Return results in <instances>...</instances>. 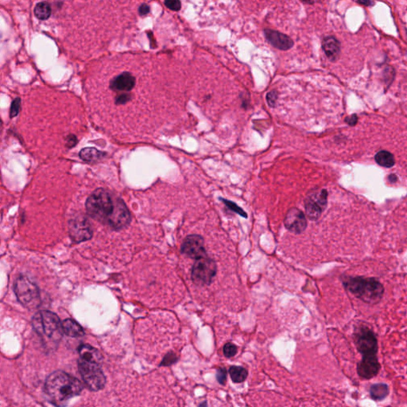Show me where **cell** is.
Listing matches in <instances>:
<instances>
[{"instance_id":"obj_23","label":"cell","mask_w":407,"mask_h":407,"mask_svg":"<svg viewBox=\"0 0 407 407\" xmlns=\"http://www.w3.org/2000/svg\"><path fill=\"white\" fill-rule=\"evenodd\" d=\"M35 15L40 20H46L51 15V6L47 2H40L35 7Z\"/></svg>"},{"instance_id":"obj_13","label":"cell","mask_w":407,"mask_h":407,"mask_svg":"<svg viewBox=\"0 0 407 407\" xmlns=\"http://www.w3.org/2000/svg\"><path fill=\"white\" fill-rule=\"evenodd\" d=\"M285 228L295 234L302 233L307 227L305 214L297 208H292L287 212L284 220Z\"/></svg>"},{"instance_id":"obj_24","label":"cell","mask_w":407,"mask_h":407,"mask_svg":"<svg viewBox=\"0 0 407 407\" xmlns=\"http://www.w3.org/2000/svg\"><path fill=\"white\" fill-rule=\"evenodd\" d=\"M231 379L236 383H241L244 382L247 378L248 372L246 369L242 366H232L229 369Z\"/></svg>"},{"instance_id":"obj_37","label":"cell","mask_w":407,"mask_h":407,"mask_svg":"<svg viewBox=\"0 0 407 407\" xmlns=\"http://www.w3.org/2000/svg\"><path fill=\"white\" fill-rule=\"evenodd\" d=\"M2 121H1V120H0V134H1V132H2Z\"/></svg>"},{"instance_id":"obj_2","label":"cell","mask_w":407,"mask_h":407,"mask_svg":"<svg viewBox=\"0 0 407 407\" xmlns=\"http://www.w3.org/2000/svg\"><path fill=\"white\" fill-rule=\"evenodd\" d=\"M32 326L45 346L54 349L62 337L63 328L61 320L53 312H38L32 318Z\"/></svg>"},{"instance_id":"obj_27","label":"cell","mask_w":407,"mask_h":407,"mask_svg":"<svg viewBox=\"0 0 407 407\" xmlns=\"http://www.w3.org/2000/svg\"><path fill=\"white\" fill-rule=\"evenodd\" d=\"M21 100L19 98H16L15 100H14V101L12 102V104H11V107H10V117L13 118V117H15V116H18L19 113V110H20V104H21Z\"/></svg>"},{"instance_id":"obj_26","label":"cell","mask_w":407,"mask_h":407,"mask_svg":"<svg viewBox=\"0 0 407 407\" xmlns=\"http://www.w3.org/2000/svg\"><path fill=\"white\" fill-rule=\"evenodd\" d=\"M237 353V347L232 343H228L224 347V356L228 358L234 356Z\"/></svg>"},{"instance_id":"obj_29","label":"cell","mask_w":407,"mask_h":407,"mask_svg":"<svg viewBox=\"0 0 407 407\" xmlns=\"http://www.w3.org/2000/svg\"><path fill=\"white\" fill-rule=\"evenodd\" d=\"M278 99V93L276 91H271L267 95V100L268 104L271 107H275V103Z\"/></svg>"},{"instance_id":"obj_8","label":"cell","mask_w":407,"mask_h":407,"mask_svg":"<svg viewBox=\"0 0 407 407\" xmlns=\"http://www.w3.org/2000/svg\"><path fill=\"white\" fill-rule=\"evenodd\" d=\"M354 340L356 348L363 356L376 355L378 342L375 334L370 328L362 326L356 329Z\"/></svg>"},{"instance_id":"obj_3","label":"cell","mask_w":407,"mask_h":407,"mask_svg":"<svg viewBox=\"0 0 407 407\" xmlns=\"http://www.w3.org/2000/svg\"><path fill=\"white\" fill-rule=\"evenodd\" d=\"M343 284L348 291L366 303H378L384 293L383 285L373 278L345 277Z\"/></svg>"},{"instance_id":"obj_6","label":"cell","mask_w":407,"mask_h":407,"mask_svg":"<svg viewBox=\"0 0 407 407\" xmlns=\"http://www.w3.org/2000/svg\"><path fill=\"white\" fill-rule=\"evenodd\" d=\"M216 274V263L206 255L196 260L192 269V280L199 286L209 285Z\"/></svg>"},{"instance_id":"obj_12","label":"cell","mask_w":407,"mask_h":407,"mask_svg":"<svg viewBox=\"0 0 407 407\" xmlns=\"http://www.w3.org/2000/svg\"><path fill=\"white\" fill-rule=\"evenodd\" d=\"M130 222V213L124 202L117 198L116 208L108 221V226L113 230L118 231L126 228Z\"/></svg>"},{"instance_id":"obj_4","label":"cell","mask_w":407,"mask_h":407,"mask_svg":"<svg viewBox=\"0 0 407 407\" xmlns=\"http://www.w3.org/2000/svg\"><path fill=\"white\" fill-rule=\"evenodd\" d=\"M117 198L104 189H97L86 201V211L92 219L108 224L116 208Z\"/></svg>"},{"instance_id":"obj_33","label":"cell","mask_w":407,"mask_h":407,"mask_svg":"<svg viewBox=\"0 0 407 407\" xmlns=\"http://www.w3.org/2000/svg\"><path fill=\"white\" fill-rule=\"evenodd\" d=\"M78 143V139L74 135H70L67 139L68 147H73Z\"/></svg>"},{"instance_id":"obj_16","label":"cell","mask_w":407,"mask_h":407,"mask_svg":"<svg viewBox=\"0 0 407 407\" xmlns=\"http://www.w3.org/2000/svg\"><path fill=\"white\" fill-rule=\"evenodd\" d=\"M265 37L271 45L280 50H288L293 46V41L288 35L270 29L264 30Z\"/></svg>"},{"instance_id":"obj_30","label":"cell","mask_w":407,"mask_h":407,"mask_svg":"<svg viewBox=\"0 0 407 407\" xmlns=\"http://www.w3.org/2000/svg\"><path fill=\"white\" fill-rule=\"evenodd\" d=\"M216 379H217L218 382H219L220 384H224L227 379L226 370L222 368L218 369L217 374H216Z\"/></svg>"},{"instance_id":"obj_28","label":"cell","mask_w":407,"mask_h":407,"mask_svg":"<svg viewBox=\"0 0 407 407\" xmlns=\"http://www.w3.org/2000/svg\"><path fill=\"white\" fill-rule=\"evenodd\" d=\"M165 5L170 10L177 11V10H179L181 9V3L180 1H177V0H175V1L168 0V1H165Z\"/></svg>"},{"instance_id":"obj_5","label":"cell","mask_w":407,"mask_h":407,"mask_svg":"<svg viewBox=\"0 0 407 407\" xmlns=\"http://www.w3.org/2000/svg\"><path fill=\"white\" fill-rule=\"evenodd\" d=\"M14 292L19 303L28 310H35L41 305L39 287L26 276L20 275L15 280Z\"/></svg>"},{"instance_id":"obj_20","label":"cell","mask_w":407,"mask_h":407,"mask_svg":"<svg viewBox=\"0 0 407 407\" xmlns=\"http://www.w3.org/2000/svg\"><path fill=\"white\" fill-rule=\"evenodd\" d=\"M79 156L83 161L87 162V163H95L103 159L105 156V154L98 151L96 148L87 147V148L82 149L80 152Z\"/></svg>"},{"instance_id":"obj_25","label":"cell","mask_w":407,"mask_h":407,"mask_svg":"<svg viewBox=\"0 0 407 407\" xmlns=\"http://www.w3.org/2000/svg\"><path fill=\"white\" fill-rule=\"evenodd\" d=\"M220 200H221V201L225 204V205H226L229 209L232 210V212L239 214L240 216H243V217H247V215H246V212H245L244 210L240 208V207H239L236 203H234V202H231V201H228V200L223 199V198H220Z\"/></svg>"},{"instance_id":"obj_34","label":"cell","mask_w":407,"mask_h":407,"mask_svg":"<svg viewBox=\"0 0 407 407\" xmlns=\"http://www.w3.org/2000/svg\"><path fill=\"white\" fill-rule=\"evenodd\" d=\"M149 11H150V8H149V6H147V5H143V6H141L140 9H139V12H140L141 14H148Z\"/></svg>"},{"instance_id":"obj_9","label":"cell","mask_w":407,"mask_h":407,"mask_svg":"<svg viewBox=\"0 0 407 407\" xmlns=\"http://www.w3.org/2000/svg\"><path fill=\"white\" fill-rule=\"evenodd\" d=\"M328 202V192L326 190L312 192L305 198V214L310 220H317L321 217Z\"/></svg>"},{"instance_id":"obj_35","label":"cell","mask_w":407,"mask_h":407,"mask_svg":"<svg viewBox=\"0 0 407 407\" xmlns=\"http://www.w3.org/2000/svg\"><path fill=\"white\" fill-rule=\"evenodd\" d=\"M357 3L361 5H365L366 6H373L375 4V2L372 1H357Z\"/></svg>"},{"instance_id":"obj_10","label":"cell","mask_w":407,"mask_h":407,"mask_svg":"<svg viewBox=\"0 0 407 407\" xmlns=\"http://www.w3.org/2000/svg\"><path fill=\"white\" fill-rule=\"evenodd\" d=\"M69 230L72 240L76 243L88 241L92 237L91 224L83 216H78L70 220Z\"/></svg>"},{"instance_id":"obj_31","label":"cell","mask_w":407,"mask_h":407,"mask_svg":"<svg viewBox=\"0 0 407 407\" xmlns=\"http://www.w3.org/2000/svg\"><path fill=\"white\" fill-rule=\"evenodd\" d=\"M345 121L349 126H355L357 123V121H358V116L356 114H353L350 117H347Z\"/></svg>"},{"instance_id":"obj_21","label":"cell","mask_w":407,"mask_h":407,"mask_svg":"<svg viewBox=\"0 0 407 407\" xmlns=\"http://www.w3.org/2000/svg\"><path fill=\"white\" fill-rule=\"evenodd\" d=\"M388 394V386L385 383H377L370 387V397L375 401H382L387 397Z\"/></svg>"},{"instance_id":"obj_19","label":"cell","mask_w":407,"mask_h":407,"mask_svg":"<svg viewBox=\"0 0 407 407\" xmlns=\"http://www.w3.org/2000/svg\"><path fill=\"white\" fill-rule=\"evenodd\" d=\"M63 332L71 337H81L84 335V331L81 326L73 319H66L62 323Z\"/></svg>"},{"instance_id":"obj_11","label":"cell","mask_w":407,"mask_h":407,"mask_svg":"<svg viewBox=\"0 0 407 407\" xmlns=\"http://www.w3.org/2000/svg\"><path fill=\"white\" fill-rule=\"evenodd\" d=\"M181 250L182 254L196 260L207 255L204 241L199 235L188 236L181 244Z\"/></svg>"},{"instance_id":"obj_7","label":"cell","mask_w":407,"mask_h":407,"mask_svg":"<svg viewBox=\"0 0 407 407\" xmlns=\"http://www.w3.org/2000/svg\"><path fill=\"white\" fill-rule=\"evenodd\" d=\"M78 367L82 379L88 388L95 391L104 388L106 379L100 365L86 362L80 359Z\"/></svg>"},{"instance_id":"obj_14","label":"cell","mask_w":407,"mask_h":407,"mask_svg":"<svg viewBox=\"0 0 407 407\" xmlns=\"http://www.w3.org/2000/svg\"><path fill=\"white\" fill-rule=\"evenodd\" d=\"M380 370V365L376 355L363 356L362 360L357 366L359 375L365 379H372L376 376Z\"/></svg>"},{"instance_id":"obj_18","label":"cell","mask_w":407,"mask_h":407,"mask_svg":"<svg viewBox=\"0 0 407 407\" xmlns=\"http://www.w3.org/2000/svg\"><path fill=\"white\" fill-rule=\"evenodd\" d=\"M322 47L330 61H336L340 54V43L336 38L328 36L323 40Z\"/></svg>"},{"instance_id":"obj_22","label":"cell","mask_w":407,"mask_h":407,"mask_svg":"<svg viewBox=\"0 0 407 407\" xmlns=\"http://www.w3.org/2000/svg\"><path fill=\"white\" fill-rule=\"evenodd\" d=\"M375 160L379 165L386 168H391L395 163L394 155L387 151H380L377 153Z\"/></svg>"},{"instance_id":"obj_32","label":"cell","mask_w":407,"mask_h":407,"mask_svg":"<svg viewBox=\"0 0 407 407\" xmlns=\"http://www.w3.org/2000/svg\"><path fill=\"white\" fill-rule=\"evenodd\" d=\"M174 362H175V356L173 354H169L165 356L164 361H163V365H169Z\"/></svg>"},{"instance_id":"obj_1","label":"cell","mask_w":407,"mask_h":407,"mask_svg":"<svg viewBox=\"0 0 407 407\" xmlns=\"http://www.w3.org/2000/svg\"><path fill=\"white\" fill-rule=\"evenodd\" d=\"M83 386L75 377L57 370L47 377L45 393L53 405L63 407L73 398L81 393Z\"/></svg>"},{"instance_id":"obj_38","label":"cell","mask_w":407,"mask_h":407,"mask_svg":"<svg viewBox=\"0 0 407 407\" xmlns=\"http://www.w3.org/2000/svg\"><path fill=\"white\" fill-rule=\"evenodd\" d=\"M199 407H207V403H206V402H204Z\"/></svg>"},{"instance_id":"obj_36","label":"cell","mask_w":407,"mask_h":407,"mask_svg":"<svg viewBox=\"0 0 407 407\" xmlns=\"http://www.w3.org/2000/svg\"><path fill=\"white\" fill-rule=\"evenodd\" d=\"M397 176L395 175V174H391V175L388 177V180L391 181V182H395V181H397Z\"/></svg>"},{"instance_id":"obj_15","label":"cell","mask_w":407,"mask_h":407,"mask_svg":"<svg viewBox=\"0 0 407 407\" xmlns=\"http://www.w3.org/2000/svg\"><path fill=\"white\" fill-rule=\"evenodd\" d=\"M135 85V78L129 72H123L115 77L110 83L111 89L119 94H129Z\"/></svg>"},{"instance_id":"obj_17","label":"cell","mask_w":407,"mask_h":407,"mask_svg":"<svg viewBox=\"0 0 407 407\" xmlns=\"http://www.w3.org/2000/svg\"><path fill=\"white\" fill-rule=\"evenodd\" d=\"M79 354L81 360L86 362L92 363L96 365H100L103 361V356L101 353L93 347L88 344H82L79 347Z\"/></svg>"}]
</instances>
